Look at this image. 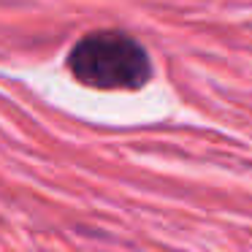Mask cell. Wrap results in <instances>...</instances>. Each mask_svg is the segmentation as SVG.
<instances>
[{
    "mask_svg": "<svg viewBox=\"0 0 252 252\" xmlns=\"http://www.w3.org/2000/svg\"><path fill=\"white\" fill-rule=\"evenodd\" d=\"M68 71L93 90H138L152 76V60L133 35L122 30H95L73 44Z\"/></svg>",
    "mask_w": 252,
    "mask_h": 252,
    "instance_id": "obj_1",
    "label": "cell"
}]
</instances>
